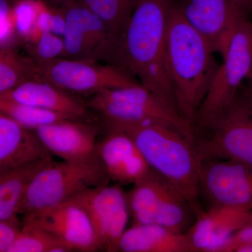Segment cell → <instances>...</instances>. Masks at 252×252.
Masks as SVG:
<instances>
[{
	"label": "cell",
	"instance_id": "cell-9",
	"mask_svg": "<svg viewBox=\"0 0 252 252\" xmlns=\"http://www.w3.org/2000/svg\"><path fill=\"white\" fill-rule=\"evenodd\" d=\"M37 65L44 79L68 92L94 94L106 89L140 84L122 68L97 61L60 57Z\"/></svg>",
	"mask_w": 252,
	"mask_h": 252
},
{
	"label": "cell",
	"instance_id": "cell-4",
	"mask_svg": "<svg viewBox=\"0 0 252 252\" xmlns=\"http://www.w3.org/2000/svg\"><path fill=\"white\" fill-rule=\"evenodd\" d=\"M86 104L98 114L106 130L160 123L175 127L191 140L196 138L193 123L141 84L99 91L93 94Z\"/></svg>",
	"mask_w": 252,
	"mask_h": 252
},
{
	"label": "cell",
	"instance_id": "cell-23",
	"mask_svg": "<svg viewBox=\"0 0 252 252\" xmlns=\"http://www.w3.org/2000/svg\"><path fill=\"white\" fill-rule=\"evenodd\" d=\"M79 1L102 19L112 35L117 41L130 21L135 3V0Z\"/></svg>",
	"mask_w": 252,
	"mask_h": 252
},
{
	"label": "cell",
	"instance_id": "cell-28",
	"mask_svg": "<svg viewBox=\"0 0 252 252\" xmlns=\"http://www.w3.org/2000/svg\"><path fill=\"white\" fill-rule=\"evenodd\" d=\"M217 252H252V223L237 230Z\"/></svg>",
	"mask_w": 252,
	"mask_h": 252
},
{
	"label": "cell",
	"instance_id": "cell-32",
	"mask_svg": "<svg viewBox=\"0 0 252 252\" xmlns=\"http://www.w3.org/2000/svg\"><path fill=\"white\" fill-rule=\"evenodd\" d=\"M44 2L51 5H54V6H59V5H63L70 0H42Z\"/></svg>",
	"mask_w": 252,
	"mask_h": 252
},
{
	"label": "cell",
	"instance_id": "cell-7",
	"mask_svg": "<svg viewBox=\"0 0 252 252\" xmlns=\"http://www.w3.org/2000/svg\"><path fill=\"white\" fill-rule=\"evenodd\" d=\"M223 63L195 117V130H203L236 97L252 77V23L245 20L232 38Z\"/></svg>",
	"mask_w": 252,
	"mask_h": 252
},
{
	"label": "cell",
	"instance_id": "cell-3",
	"mask_svg": "<svg viewBox=\"0 0 252 252\" xmlns=\"http://www.w3.org/2000/svg\"><path fill=\"white\" fill-rule=\"evenodd\" d=\"M119 130L133 139L149 167L188 200L195 217L204 211L198 200L202 160L195 140L160 123H146Z\"/></svg>",
	"mask_w": 252,
	"mask_h": 252
},
{
	"label": "cell",
	"instance_id": "cell-27",
	"mask_svg": "<svg viewBox=\"0 0 252 252\" xmlns=\"http://www.w3.org/2000/svg\"><path fill=\"white\" fill-rule=\"evenodd\" d=\"M30 57L36 64L62 57L64 51L63 37L51 32H43L34 40L28 43Z\"/></svg>",
	"mask_w": 252,
	"mask_h": 252
},
{
	"label": "cell",
	"instance_id": "cell-30",
	"mask_svg": "<svg viewBox=\"0 0 252 252\" xmlns=\"http://www.w3.org/2000/svg\"><path fill=\"white\" fill-rule=\"evenodd\" d=\"M245 12L250 14L252 9V0H233Z\"/></svg>",
	"mask_w": 252,
	"mask_h": 252
},
{
	"label": "cell",
	"instance_id": "cell-2",
	"mask_svg": "<svg viewBox=\"0 0 252 252\" xmlns=\"http://www.w3.org/2000/svg\"><path fill=\"white\" fill-rule=\"evenodd\" d=\"M214 54L207 41L186 21L180 6L173 5L167 33V72L179 112L193 124L220 65Z\"/></svg>",
	"mask_w": 252,
	"mask_h": 252
},
{
	"label": "cell",
	"instance_id": "cell-25",
	"mask_svg": "<svg viewBox=\"0 0 252 252\" xmlns=\"http://www.w3.org/2000/svg\"><path fill=\"white\" fill-rule=\"evenodd\" d=\"M23 222V221H22ZM69 246L47 230L23 222L22 229L9 252H69Z\"/></svg>",
	"mask_w": 252,
	"mask_h": 252
},
{
	"label": "cell",
	"instance_id": "cell-13",
	"mask_svg": "<svg viewBox=\"0 0 252 252\" xmlns=\"http://www.w3.org/2000/svg\"><path fill=\"white\" fill-rule=\"evenodd\" d=\"M179 6L186 21L222 58L239 26L248 18L233 0H186Z\"/></svg>",
	"mask_w": 252,
	"mask_h": 252
},
{
	"label": "cell",
	"instance_id": "cell-1",
	"mask_svg": "<svg viewBox=\"0 0 252 252\" xmlns=\"http://www.w3.org/2000/svg\"><path fill=\"white\" fill-rule=\"evenodd\" d=\"M173 5L171 0H135L109 63L138 78L141 85L178 110L166 64L167 28Z\"/></svg>",
	"mask_w": 252,
	"mask_h": 252
},
{
	"label": "cell",
	"instance_id": "cell-34",
	"mask_svg": "<svg viewBox=\"0 0 252 252\" xmlns=\"http://www.w3.org/2000/svg\"></svg>",
	"mask_w": 252,
	"mask_h": 252
},
{
	"label": "cell",
	"instance_id": "cell-17",
	"mask_svg": "<svg viewBox=\"0 0 252 252\" xmlns=\"http://www.w3.org/2000/svg\"><path fill=\"white\" fill-rule=\"evenodd\" d=\"M252 222V211L231 207H210L195 217L186 232L197 252H217L237 230Z\"/></svg>",
	"mask_w": 252,
	"mask_h": 252
},
{
	"label": "cell",
	"instance_id": "cell-33",
	"mask_svg": "<svg viewBox=\"0 0 252 252\" xmlns=\"http://www.w3.org/2000/svg\"><path fill=\"white\" fill-rule=\"evenodd\" d=\"M250 79H252V77L251 78H250ZM248 80H249V79H248Z\"/></svg>",
	"mask_w": 252,
	"mask_h": 252
},
{
	"label": "cell",
	"instance_id": "cell-31",
	"mask_svg": "<svg viewBox=\"0 0 252 252\" xmlns=\"http://www.w3.org/2000/svg\"><path fill=\"white\" fill-rule=\"evenodd\" d=\"M242 89L252 104V79L247 81L246 84H244Z\"/></svg>",
	"mask_w": 252,
	"mask_h": 252
},
{
	"label": "cell",
	"instance_id": "cell-22",
	"mask_svg": "<svg viewBox=\"0 0 252 252\" xmlns=\"http://www.w3.org/2000/svg\"><path fill=\"white\" fill-rule=\"evenodd\" d=\"M36 79L44 78L34 60L23 57L14 46L0 48V94Z\"/></svg>",
	"mask_w": 252,
	"mask_h": 252
},
{
	"label": "cell",
	"instance_id": "cell-20",
	"mask_svg": "<svg viewBox=\"0 0 252 252\" xmlns=\"http://www.w3.org/2000/svg\"><path fill=\"white\" fill-rule=\"evenodd\" d=\"M119 248L124 252H197L185 233L155 223L132 225L122 235Z\"/></svg>",
	"mask_w": 252,
	"mask_h": 252
},
{
	"label": "cell",
	"instance_id": "cell-29",
	"mask_svg": "<svg viewBox=\"0 0 252 252\" xmlns=\"http://www.w3.org/2000/svg\"><path fill=\"white\" fill-rule=\"evenodd\" d=\"M22 225L18 217L0 220V252H9L21 233Z\"/></svg>",
	"mask_w": 252,
	"mask_h": 252
},
{
	"label": "cell",
	"instance_id": "cell-15",
	"mask_svg": "<svg viewBox=\"0 0 252 252\" xmlns=\"http://www.w3.org/2000/svg\"><path fill=\"white\" fill-rule=\"evenodd\" d=\"M35 131L53 156L79 163L100 162L97 155L99 127L94 123L65 119Z\"/></svg>",
	"mask_w": 252,
	"mask_h": 252
},
{
	"label": "cell",
	"instance_id": "cell-5",
	"mask_svg": "<svg viewBox=\"0 0 252 252\" xmlns=\"http://www.w3.org/2000/svg\"><path fill=\"white\" fill-rule=\"evenodd\" d=\"M100 162L53 160L32 182L20 206L23 217L71 200L86 189L109 184Z\"/></svg>",
	"mask_w": 252,
	"mask_h": 252
},
{
	"label": "cell",
	"instance_id": "cell-21",
	"mask_svg": "<svg viewBox=\"0 0 252 252\" xmlns=\"http://www.w3.org/2000/svg\"><path fill=\"white\" fill-rule=\"evenodd\" d=\"M53 160V157L48 158L0 172V220L18 217L20 206L32 182Z\"/></svg>",
	"mask_w": 252,
	"mask_h": 252
},
{
	"label": "cell",
	"instance_id": "cell-14",
	"mask_svg": "<svg viewBox=\"0 0 252 252\" xmlns=\"http://www.w3.org/2000/svg\"><path fill=\"white\" fill-rule=\"evenodd\" d=\"M23 222L47 230L67 244L73 251L100 250L89 215L72 200L26 215Z\"/></svg>",
	"mask_w": 252,
	"mask_h": 252
},
{
	"label": "cell",
	"instance_id": "cell-10",
	"mask_svg": "<svg viewBox=\"0 0 252 252\" xmlns=\"http://www.w3.org/2000/svg\"><path fill=\"white\" fill-rule=\"evenodd\" d=\"M61 6L64 18L62 57L110 61L117 41L102 19L79 0Z\"/></svg>",
	"mask_w": 252,
	"mask_h": 252
},
{
	"label": "cell",
	"instance_id": "cell-26",
	"mask_svg": "<svg viewBox=\"0 0 252 252\" xmlns=\"http://www.w3.org/2000/svg\"><path fill=\"white\" fill-rule=\"evenodd\" d=\"M43 7L42 5L33 0H19L12 6L13 18L18 39L25 42L31 40Z\"/></svg>",
	"mask_w": 252,
	"mask_h": 252
},
{
	"label": "cell",
	"instance_id": "cell-8",
	"mask_svg": "<svg viewBox=\"0 0 252 252\" xmlns=\"http://www.w3.org/2000/svg\"><path fill=\"white\" fill-rule=\"evenodd\" d=\"M206 137L195 138L202 162L220 159L252 167V104L243 89L208 126Z\"/></svg>",
	"mask_w": 252,
	"mask_h": 252
},
{
	"label": "cell",
	"instance_id": "cell-18",
	"mask_svg": "<svg viewBox=\"0 0 252 252\" xmlns=\"http://www.w3.org/2000/svg\"><path fill=\"white\" fill-rule=\"evenodd\" d=\"M51 157L35 130L0 113V172Z\"/></svg>",
	"mask_w": 252,
	"mask_h": 252
},
{
	"label": "cell",
	"instance_id": "cell-6",
	"mask_svg": "<svg viewBox=\"0 0 252 252\" xmlns=\"http://www.w3.org/2000/svg\"><path fill=\"white\" fill-rule=\"evenodd\" d=\"M126 193L132 225L155 223L185 233L193 223L195 212L188 200L152 169Z\"/></svg>",
	"mask_w": 252,
	"mask_h": 252
},
{
	"label": "cell",
	"instance_id": "cell-11",
	"mask_svg": "<svg viewBox=\"0 0 252 252\" xmlns=\"http://www.w3.org/2000/svg\"><path fill=\"white\" fill-rule=\"evenodd\" d=\"M71 200L89 215L100 250L119 252V242L130 215L127 193L122 185L97 186L86 189Z\"/></svg>",
	"mask_w": 252,
	"mask_h": 252
},
{
	"label": "cell",
	"instance_id": "cell-19",
	"mask_svg": "<svg viewBox=\"0 0 252 252\" xmlns=\"http://www.w3.org/2000/svg\"><path fill=\"white\" fill-rule=\"evenodd\" d=\"M0 97L63 113L77 120L90 122L86 102H83L68 91L60 89L45 79L28 81L0 94Z\"/></svg>",
	"mask_w": 252,
	"mask_h": 252
},
{
	"label": "cell",
	"instance_id": "cell-16",
	"mask_svg": "<svg viewBox=\"0 0 252 252\" xmlns=\"http://www.w3.org/2000/svg\"><path fill=\"white\" fill-rule=\"evenodd\" d=\"M97 155L109 180L119 185H135L151 169L135 141L123 130H106Z\"/></svg>",
	"mask_w": 252,
	"mask_h": 252
},
{
	"label": "cell",
	"instance_id": "cell-24",
	"mask_svg": "<svg viewBox=\"0 0 252 252\" xmlns=\"http://www.w3.org/2000/svg\"><path fill=\"white\" fill-rule=\"evenodd\" d=\"M0 113L12 118L26 128L35 130L42 126L50 125L65 119H77L54 111L36 106L14 102L0 97Z\"/></svg>",
	"mask_w": 252,
	"mask_h": 252
},
{
	"label": "cell",
	"instance_id": "cell-12",
	"mask_svg": "<svg viewBox=\"0 0 252 252\" xmlns=\"http://www.w3.org/2000/svg\"><path fill=\"white\" fill-rule=\"evenodd\" d=\"M200 193L210 207H231L252 211V167L233 160H204Z\"/></svg>",
	"mask_w": 252,
	"mask_h": 252
}]
</instances>
